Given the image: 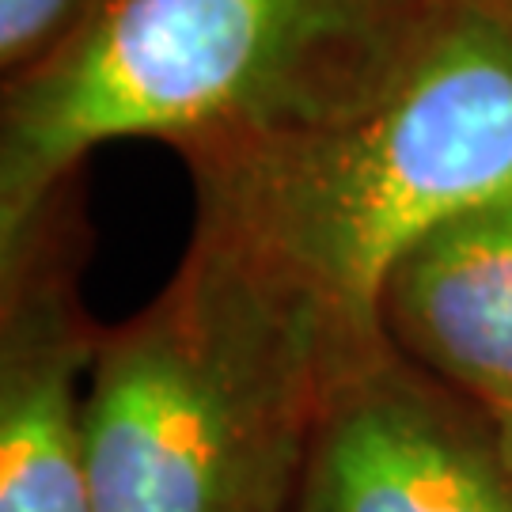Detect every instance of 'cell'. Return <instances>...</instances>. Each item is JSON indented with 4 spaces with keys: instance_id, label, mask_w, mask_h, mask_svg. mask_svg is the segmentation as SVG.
<instances>
[{
    "instance_id": "obj_1",
    "label": "cell",
    "mask_w": 512,
    "mask_h": 512,
    "mask_svg": "<svg viewBox=\"0 0 512 512\" xmlns=\"http://www.w3.org/2000/svg\"><path fill=\"white\" fill-rule=\"evenodd\" d=\"M190 179L194 239L304 319L346 376L387 349L380 300L399 258L512 198V0H444L368 107Z\"/></svg>"
},
{
    "instance_id": "obj_2",
    "label": "cell",
    "mask_w": 512,
    "mask_h": 512,
    "mask_svg": "<svg viewBox=\"0 0 512 512\" xmlns=\"http://www.w3.org/2000/svg\"><path fill=\"white\" fill-rule=\"evenodd\" d=\"M444 0H92L0 103V239L95 148L160 141L202 167L368 107Z\"/></svg>"
},
{
    "instance_id": "obj_3",
    "label": "cell",
    "mask_w": 512,
    "mask_h": 512,
    "mask_svg": "<svg viewBox=\"0 0 512 512\" xmlns=\"http://www.w3.org/2000/svg\"><path fill=\"white\" fill-rule=\"evenodd\" d=\"M334 368L304 319L209 243L103 327L88 384L95 512H296Z\"/></svg>"
},
{
    "instance_id": "obj_4",
    "label": "cell",
    "mask_w": 512,
    "mask_h": 512,
    "mask_svg": "<svg viewBox=\"0 0 512 512\" xmlns=\"http://www.w3.org/2000/svg\"><path fill=\"white\" fill-rule=\"evenodd\" d=\"M84 258L76 186L0 239V512H95L88 384L103 323L84 304Z\"/></svg>"
},
{
    "instance_id": "obj_5",
    "label": "cell",
    "mask_w": 512,
    "mask_h": 512,
    "mask_svg": "<svg viewBox=\"0 0 512 512\" xmlns=\"http://www.w3.org/2000/svg\"><path fill=\"white\" fill-rule=\"evenodd\" d=\"M296 512H512L497 421L387 346L327 387Z\"/></svg>"
},
{
    "instance_id": "obj_6",
    "label": "cell",
    "mask_w": 512,
    "mask_h": 512,
    "mask_svg": "<svg viewBox=\"0 0 512 512\" xmlns=\"http://www.w3.org/2000/svg\"><path fill=\"white\" fill-rule=\"evenodd\" d=\"M387 346L490 418L512 414V198L418 239L380 300Z\"/></svg>"
},
{
    "instance_id": "obj_7",
    "label": "cell",
    "mask_w": 512,
    "mask_h": 512,
    "mask_svg": "<svg viewBox=\"0 0 512 512\" xmlns=\"http://www.w3.org/2000/svg\"><path fill=\"white\" fill-rule=\"evenodd\" d=\"M92 0H0V76L31 73L76 31Z\"/></svg>"
},
{
    "instance_id": "obj_8",
    "label": "cell",
    "mask_w": 512,
    "mask_h": 512,
    "mask_svg": "<svg viewBox=\"0 0 512 512\" xmlns=\"http://www.w3.org/2000/svg\"><path fill=\"white\" fill-rule=\"evenodd\" d=\"M497 421V433H501V448H505V459L512 463V414L505 418H494Z\"/></svg>"
}]
</instances>
